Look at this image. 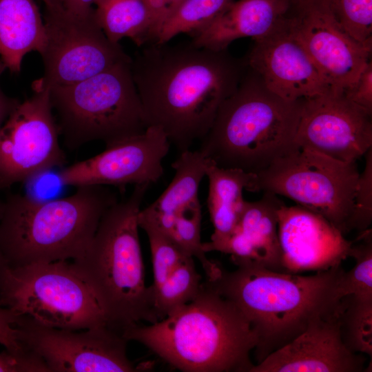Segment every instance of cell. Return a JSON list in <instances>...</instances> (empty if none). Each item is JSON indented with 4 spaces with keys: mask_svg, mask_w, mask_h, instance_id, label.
I'll use <instances>...</instances> for the list:
<instances>
[{
    "mask_svg": "<svg viewBox=\"0 0 372 372\" xmlns=\"http://www.w3.org/2000/svg\"><path fill=\"white\" fill-rule=\"evenodd\" d=\"M0 307L56 329L110 326L92 290L67 260L17 267L1 262Z\"/></svg>",
    "mask_w": 372,
    "mask_h": 372,
    "instance_id": "cell-8",
    "label": "cell"
},
{
    "mask_svg": "<svg viewBox=\"0 0 372 372\" xmlns=\"http://www.w3.org/2000/svg\"><path fill=\"white\" fill-rule=\"evenodd\" d=\"M170 143L158 127L105 146L104 151L65 167L57 174L61 185L125 186L152 184L163 174V161Z\"/></svg>",
    "mask_w": 372,
    "mask_h": 372,
    "instance_id": "cell-15",
    "label": "cell"
},
{
    "mask_svg": "<svg viewBox=\"0 0 372 372\" xmlns=\"http://www.w3.org/2000/svg\"><path fill=\"white\" fill-rule=\"evenodd\" d=\"M352 243L349 257L355 260V265L349 271L344 270L339 285V295L353 294L372 298V231L369 229L358 236Z\"/></svg>",
    "mask_w": 372,
    "mask_h": 372,
    "instance_id": "cell-29",
    "label": "cell"
},
{
    "mask_svg": "<svg viewBox=\"0 0 372 372\" xmlns=\"http://www.w3.org/2000/svg\"><path fill=\"white\" fill-rule=\"evenodd\" d=\"M292 1H293V2H295V1H298V0H292Z\"/></svg>",
    "mask_w": 372,
    "mask_h": 372,
    "instance_id": "cell-40",
    "label": "cell"
},
{
    "mask_svg": "<svg viewBox=\"0 0 372 372\" xmlns=\"http://www.w3.org/2000/svg\"><path fill=\"white\" fill-rule=\"evenodd\" d=\"M345 96L358 106L372 114V63L370 61L356 81L343 91Z\"/></svg>",
    "mask_w": 372,
    "mask_h": 372,
    "instance_id": "cell-32",
    "label": "cell"
},
{
    "mask_svg": "<svg viewBox=\"0 0 372 372\" xmlns=\"http://www.w3.org/2000/svg\"><path fill=\"white\" fill-rule=\"evenodd\" d=\"M20 318L9 309L0 307V344L14 353L25 351L19 337Z\"/></svg>",
    "mask_w": 372,
    "mask_h": 372,
    "instance_id": "cell-34",
    "label": "cell"
},
{
    "mask_svg": "<svg viewBox=\"0 0 372 372\" xmlns=\"http://www.w3.org/2000/svg\"><path fill=\"white\" fill-rule=\"evenodd\" d=\"M286 23L331 89L351 86L371 61L372 45L354 39L325 1L293 2Z\"/></svg>",
    "mask_w": 372,
    "mask_h": 372,
    "instance_id": "cell-13",
    "label": "cell"
},
{
    "mask_svg": "<svg viewBox=\"0 0 372 372\" xmlns=\"http://www.w3.org/2000/svg\"><path fill=\"white\" fill-rule=\"evenodd\" d=\"M137 342L184 372H250L257 340L241 311L203 282L197 296L164 318L125 329Z\"/></svg>",
    "mask_w": 372,
    "mask_h": 372,
    "instance_id": "cell-3",
    "label": "cell"
},
{
    "mask_svg": "<svg viewBox=\"0 0 372 372\" xmlns=\"http://www.w3.org/2000/svg\"><path fill=\"white\" fill-rule=\"evenodd\" d=\"M371 115L331 88L303 99L296 144L336 161L356 162L372 148Z\"/></svg>",
    "mask_w": 372,
    "mask_h": 372,
    "instance_id": "cell-14",
    "label": "cell"
},
{
    "mask_svg": "<svg viewBox=\"0 0 372 372\" xmlns=\"http://www.w3.org/2000/svg\"><path fill=\"white\" fill-rule=\"evenodd\" d=\"M232 0H184L159 25L153 42L163 43L181 33L193 35L220 14Z\"/></svg>",
    "mask_w": 372,
    "mask_h": 372,
    "instance_id": "cell-25",
    "label": "cell"
},
{
    "mask_svg": "<svg viewBox=\"0 0 372 372\" xmlns=\"http://www.w3.org/2000/svg\"><path fill=\"white\" fill-rule=\"evenodd\" d=\"M139 228L145 232L151 251L154 280L150 288L157 289L187 256L158 225L152 214L141 209L138 215Z\"/></svg>",
    "mask_w": 372,
    "mask_h": 372,
    "instance_id": "cell-28",
    "label": "cell"
},
{
    "mask_svg": "<svg viewBox=\"0 0 372 372\" xmlns=\"http://www.w3.org/2000/svg\"><path fill=\"white\" fill-rule=\"evenodd\" d=\"M43 21L47 36L41 54L44 72L34 81L43 87L70 85L132 60L119 43L106 37L94 10L79 16L59 7L45 8Z\"/></svg>",
    "mask_w": 372,
    "mask_h": 372,
    "instance_id": "cell-10",
    "label": "cell"
},
{
    "mask_svg": "<svg viewBox=\"0 0 372 372\" xmlns=\"http://www.w3.org/2000/svg\"><path fill=\"white\" fill-rule=\"evenodd\" d=\"M254 176L241 169L221 167L209 161L205 174L209 183L207 203L214 231L207 243L220 242L233 233L246 201L243 190H248Z\"/></svg>",
    "mask_w": 372,
    "mask_h": 372,
    "instance_id": "cell-23",
    "label": "cell"
},
{
    "mask_svg": "<svg viewBox=\"0 0 372 372\" xmlns=\"http://www.w3.org/2000/svg\"><path fill=\"white\" fill-rule=\"evenodd\" d=\"M198 149H187L172 163L174 176L165 190L145 209L167 235L179 217L201 211L198 191L209 163Z\"/></svg>",
    "mask_w": 372,
    "mask_h": 372,
    "instance_id": "cell-22",
    "label": "cell"
},
{
    "mask_svg": "<svg viewBox=\"0 0 372 372\" xmlns=\"http://www.w3.org/2000/svg\"><path fill=\"white\" fill-rule=\"evenodd\" d=\"M286 19L271 33L254 40L245 58L247 65L269 90L285 100L296 101L325 93L331 87L291 34Z\"/></svg>",
    "mask_w": 372,
    "mask_h": 372,
    "instance_id": "cell-16",
    "label": "cell"
},
{
    "mask_svg": "<svg viewBox=\"0 0 372 372\" xmlns=\"http://www.w3.org/2000/svg\"><path fill=\"white\" fill-rule=\"evenodd\" d=\"M6 69V65L0 59V77ZM19 103L17 99L8 96L0 85V128Z\"/></svg>",
    "mask_w": 372,
    "mask_h": 372,
    "instance_id": "cell-36",
    "label": "cell"
},
{
    "mask_svg": "<svg viewBox=\"0 0 372 372\" xmlns=\"http://www.w3.org/2000/svg\"><path fill=\"white\" fill-rule=\"evenodd\" d=\"M118 200L105 185L78 187L73 194L50 200L13 197L0 225L3 262L17 267L79 258L103 215Z\"/></svg>",
    "mask_w": 372,
    "mask_h": 372,
    "instance_id": "cell-6",
    "label": "cell"
},
{
    "mask_svg": "<svg viewBox=\"0 0 372 372\" xmlns=\"http://www.w3.org/2000/svg\"><path fill=\"white\" fill-rule=\"evenodd\" d=\"M365 166L357 182L349 231L358 235L371 229L372 222V148L365 154Z\"/></svg>",
    "mask_w": 372,
    "mask_h": 372,
    "instance_id": "cell-31",
    "label": "cell"
},
{
    "mask_svg": "<svg viewBox=\"0 0 372 372\" xmlns=\"http://www.w3.org/2000/svg\"><path fill=\"white\" fill-rule=\"evenodd\" d=\"M278 235L284 272L323 271L342 264L353 242L320 215L298 205H282Z\"/></svg>",
    "mask_w": 372,
    "mask_h": 372,
    "instance_id": "cell-17",
    "label": "cell"
},
{
    "mask_svg": "<svg viewBox=\"0 0 372 372\" xmlns=\"http://www.w3.org/2000/svg\"><path fill=\"white\" fill-rule=\"evenodd\" d=\"M302 101L273 94L247 65L198 150L219 167L258 174L299 148L295 137Z\"/></svg>",
    "mask_w": 372,
    "mask_h": 372,
    "instance_id": "cell-5",
    "label": "cell"
},
{
    "mask_svg": "<svg viewBox=\"0 0 372 372\" xmlns=\"http://www.w3.org/2000/svg\"><path fill=\"white\" fill-rule=\"evenodd\" d=\"M329 5L354 39L372 45V0H330Z\"/></svg>",
    "mask_w": 372,
    "mask_h": 372,
    "instance_id": "cell-30",
    "label": "cell"
},
{
    "mask_svg": "<svg viewBox=\"0 0 372 372\" xmlns=\"http://www.w3.org/2000/svg\"><path fill=\"white\" fill-rule=\"evenodd\" d=\"M247 68L245 58L237 59L227 49L192 41L143 45L131 70L146 127L160 128L180 152L189 149L208 132Z\"/></svg>",
    "mask_w": 372,
    "mask_h": 372,
    "instance_id": "cell-1",
    "label": "cell"
},
{
    "mask_svg": "<svg viewBox=\"0 0 372 372\" xmlns=\"http://www.w3.org/2000/svg\"><path fill=\"white\" fill-rule=\"evenodd\" d=\"M0 371L48 372L42 360L32 353H0Z\"/></svg>",
    "mask_w": 372,
    "mask_h": 372,
    "instance_id": "cell-33",
    "label": "cell"
},
{
    "mask_svg": "<svg viewBox=\"0 0 372 372\" xmlns=\"http://www.w3.org/2000/svg\"><path fill=\"white\" fill-rule=\"evenodd\" d=\"M96 21L106 37L118 43L123 38L141 47L154 41L161 18L149 0H96Z\"/></svg>",
    "mask_w": 372,
    "mask_h": 372,
    "instance_id": "cell-24",
    "label": "cell"
},
{
    "mask_svg": "<svg viewBox=\"0 0 372 372\" xmlns=\"http://www.w3.org/2000/svg\"><path fill=\"white\" fill-rule=\"evenodd\" d=\"M47 36L34 0H0V57L11 72H19L25 54H41Z\"/></svg>",
    "mask_w": 372,
    "mask_h": 372,
    "instance_id": "cell-21",
    "label": "cell"
},
{
    "mask_svg": "<svg viewBox=\"0 0 372 372\" xmlns=\"http://www.w3.org/2000/svg\"><path fill=\"white\" fill-rule=\"evenodd\" d=\"M32 87L0 128L1 183L29 181L65 163L50 90Z\"/></svg>",
    "mask_w": 372,
    "mask_h": 372,
    "instance_id": "cell-12",
    "label": "cell"
},
{
    "mask_svg": "<svg viewBox=\"0 0 372 372\" xmlns=\"http://www.w3.org/2000/svg\"><path fill=\"white\" fill-rule=\"evenodd\" d=\"M203 281L194 258L186 256L155 290L152 291L154 313L158 320L192 301L198 293Z\"/></svg>",
    "mask_w": 372,
    "mask_h": 372,
    "instance_id": "cell-27",
    "label": "cell"
},
{
    "mask_svg": "<svg viewBox=\"0 0 372 372\" xmlns=\"http://www.w3.org/2000/svg\"><path fill=\"white\" fill-rule=\"evenodd\" d=\"M205 283L232 302L256 335V364L282 347L318 317L336 311L342 264L311 276L278 271L252 262L236 264Z\"/></svg>",
    "mask_w": 372,
    "mask_h": 372,
    "instance_id": "cell-2",
    "label": "cell"
},
{
    "mask_svg": "<svg viewBox=\"0 0 372 372\" xmlns=\"http://www.w3.org/2000/svg\"><path fill=\"white\" fill-rule=\"evenodd\" d=\"M45 8H55L59 7V0H41Z\"/></svg>",
    "mask_w": 372,
    "mask_h": 372,
    "instance_id": "cell-38",
    "label": "cell"
},
{
    "mask_svg": "<svg viewBox=\"0 0 372 372\" xmlns=\"http://www.w3.org/2000/svg\"><path fill=\"white\" fill-rule=\"evenodd\" d=\"M96 0H59V7L67 12L79 16L90 14Z\"/></svg>",
    "mask_w": 372,
    "mask_h": 372,
    "instance_id": "cell-35",
    "label": "cell"
},
{
    "mask_svg": "<svg viewBox=\"0 0 372 372\" xmlns=\"http://www.w3.org/2000/svg\"><path fill=\"white\" fill-rule=\"evenodd\" d=\"M325 1V2H327V3H329V2L330 0H298V1ZM295 2H296V1H295Z\"/></svg>",
    "mask_w": 372,
    "mask_h": 372,
    "instance_id": "cell-39",
    "label": "cell"
},
{
    "mask_svg": "<svg viewBox=\"0 0 372 372\" xmlns=\"http://www.w3.org/2000/svg\"><path fill=\"white\" fill-rule=\"evenodd\" d=\"M292 0H238L212 22L192 36L197 46L214 50L227 49L234 41L265 37L287 18Z\"/></svg>",
    "mask_w": 372,
    "mask_h": 372,
    "instance_id": "cell-20",
    "label": "cell"
},
{
    "mask_svg": "<svg viewBox=\"0 0 372 372\" xmlns=\"http://www.w3.org/2000/svg\"><path fill=\"white\" fill-rule=\"evenodd\" d=\"M184 0H149L161 18V23Z\"/></svg>",
    "mask_w": 372,
    "mask_h": 372,
    "instance_id": "cell-37",
    "label": "cell"
},
{
    "mask_svg": "<svg viewBox=\"0 0 372 372\" xmlns=\"http://www.w3.org/2000/svg\"><path fill=\"white\" fill-rule=\"evenodd\" d=\"M365 362L362 353L351 352L343 344L338 307L333 313L313 320L305 331L255 364L250 372H361Z\"/></svg>",
    "mask_w": 372,
    "mask_h": 372,
    "instance_id": "cell-18",
    "label": "cell"
},
{
    "mask_svg": "<svg viewBox=\"0 0 372 372\" xmlns=\"http://www.w3.org/2000/svg\"><path fill=\"white\" fill-rule=\"evenodd\" d=\"M278 196L264 192L258 200L245 201L233 233L216 244L203 242L205 252L229 254L235 265L252 262L284 272L278 235V211L284 203Z\"/></svg>",
    "mask_w": 372,
    "mask_h": 372,
    "instance_id": "cell-19",
    "label": "cell"
},
{
    "mask_svg": "<svg viewBox=\"0 0 372 372\" xmlns=\"http://www.w3.org/2000/svg\"><path fill=\"white\" fill-rule=\"evenodd\" d=\"M19 336L48 372H137L152 367V362L135 365L130 361L128 341L108 325L79 331L43 326L21 316Z\"/></svg>",
    "mask_w": 372,
    "mask_h": 372,
    "instance_id": "cell-11",
    "label": "cell"
},
{
    "mask_svg": "<svg viewBox=\"0 0 372 372\" xmlns=\"http://www.w3.org/2000/svg\"><path fill=\"white\" fill-rule=\"evenodd\" d=\"M149 186L135 185L129 197L112 205L84 253L72 262L110 326L121 333L134 324L158 321L152 290L145 284L138 235V215Z\"/></svg>",
    "mask_w": 372,
    "mask_h": 372,
    "instance_id": "cell-4",
    "label": "cell"
},
{
    "mask_svg": "<svg viewBox=\"0 0 372 372\" xmlns=\"http://www.w3.org/2000/svg\"><path fill=\"white\" fill-rule=\"evenodd\" d=\"M359 175L356 162H341L298 148L255 174L247 191L290 198L345 235Z\"/></svg>",
    "mask_w": 372,
    "mask_h": 372,
    "instance_id": "cell-9",
    "label": "cell"
},
{
    "mask_svg": "<svg viewBox=\"0 0 372 372\" xmlns=\"http://www.w3.org/2000/svg\"><path fill=\"white\" fill-rule=\"evenodd\" d=\"M339 331L352 353L372 357V298L353 294L343 296L338 306Z\"/></svg>",
    "mask_w": 372,
    "mask_h": 372,
    "instance_id": "cell-26",
    "label": "cell"
},
{
    "mask_svg": "<svg viewBox=\"0 0 372 372\" xmlns=\"http://www.w3.org/2000/svg\"><path fill=\"white\" fill-rule=\"evenodd\" d=\"M131 63L122 62L82 81L49 89L59 134L68 148L94 141L107 146L145 131Z\"/></svg>",
    "mask_w": 372,
    "mask_h": 372,
    "instance_id": "cell-7",
    "label": "cell"
}]
</instances>
